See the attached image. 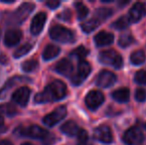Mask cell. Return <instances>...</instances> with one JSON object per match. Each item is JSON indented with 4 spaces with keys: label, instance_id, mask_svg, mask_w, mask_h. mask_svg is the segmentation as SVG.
<instances>
[{
    "label": "cell",
    "instance_id": "obj_1",
    "mask_svg": "<svg viewBox=\"0 0 146 145\" xmlns=\"http://www.w3.org/2000/svg\"><path fill=\"white\" fill-rule=\"evenodd\" d=\"M67 93V87L62 81H54L42 91L35 97L37 103H46L50 101H60L64 99Z\"/></svg>",
    "mask_w": 146,
    "mask_h": 145
},
{
    "label": "cell",
    "instance_id": "obj_2",
    "mask_svg": "<svg viewBox=\"0 0 146 145\" xmlns=\"http://www.w3.org/2000/svg\"><path fill=\"white\" fill-rule=\"evenodd\" d=\"M50 36L53 40L60 43H73L75 41V35L71 30L63 27V26L56 25L51 28Z\"/></svg>",
    "mask_w": 146,
    "mask_h": 145
},
{
    "label": "cell",
    "instance_id": "obj_3",
    "mask_svg": "<svg viewBox=\"0 0 146 145\" xmlns=\"http://www.w3.org/2000/svg\"><path fill=\"white\" fill-rule=\"evenodd\" d=\"M100 62L104 65H110L114 69H121L123 66L122 58L114 50H106L100 54Z\"/></svg>",
    "mask_w": 146,
    "mask_h": 145
},
{
    "label": "cell",
    "instance_id": "obj_4",
    "mask_svg": "<svg viewBox=\"0 0 146 145\" xmlns=\"http://www.w3.org/2000/svg\"><path fill=\"white\" fill-rule=\"evenodd\" d=\"M17 133L21 136L35 138V139H44L50 136L49 132L46 129L38 125H31L29 127H22L17 130Z\"/></svg>",
    "mask_w": 146,
    "mask_h": 145
},
{
    "label": "cell",
    "instance_id": "obj_5",
    "mask_svg": "<svg viewBox=\"0 0 146 145\" xmlns=\"http://www.w3.org/2000/svg\"><path fill=\"white\" fill-rule=\"evenodd\" d=\"M122 139L127 145H136L142 142L143 133L138 127H131L124 132Z\"/></svg>",
    "mask_w": 146,
    "mask_h": 145
},
{
    "label": "cell",
    "instance_id": "obj_6",
    "mask_svg": "<svg viewBox=\"0 0 146 145\" xmlns=\"http://www.w3.org/2000/svg\"><path fill=\"white\" fill-rule=\"evenodd\" d=\"M90 65L87 61H80L79 67H78V73L72 77V83L75 85H79L86 79V77L90 75Z\"/></svg>",
    "mask_w": 146,
    "mask_h": 145
},
{
    "label": "cell",
    "instance_id": "obj_7",
    "mask_svg": "<svg viewBox=\"0 0 146 145\" xmlns=\"http://www.w3.org/2000/svg\"><path fill=\"white\" fill-rule=\"evenodd\" d=\"M66 115H67V109H66V107L62 105V107H57L52 113L45 116L44 119H43V122L47 126L51 127V126H54L55 124L61 121Z\"/></svg>",
    "mask_w": 146,
    "mask_h": 145
},
{
    "label": "cell",
    "instance_id": "obj_8",
    "mask_svg": "<svg viewBox=\"0 0 146 145\" xmlns=\"http://www.w3.org/2000/svg\"><path fill=\"white\" fill-rule=\"evenodd\" d=\"M104 97L100 91H92L88 93L86 97V105L90 109L96 110L104 103Z\"/></svg>",
    "mask_w": 146,
    "mask_h": 145
},
{
    "label": "cell",
    "instance_id": "obj_9",
    "mask_svg": "<svg viewBox=\"0 0 146 145\" xmlns=\"http://www.w3.org/2000/svg\"><path fill=\"white\" fill-rule=\"evenodd\" d=\"M116 81V77L113 73L110 72V71H102L98 75L96 79V85L98 87H102V89H106L110 87L113 85Z\"/></svg>",
    "mask_w": 146,
    "mask_h": 145
},
{
    "label": "cell",
    "instance_id": "obj_10",
    "mask_svg": "<svg viewBox=\"0 0 146 145\" xmlns=\"http://www.w3.org/2000/svg\"><path fill=\"white\" fill-rule=\"evenodd\" d=\"M34 4L32 3H24L17 9V11L13 15V21L17 24H21L26 18L31 14L34 10Z\"/></svg>",
    "mask_w": 146,
    "mask_h": 145
},
{
    "label": "cell",
    "instance_id": "obj_11",
    "mask_svg": "<svg viewBox=\"0 0 146 145\" xmlns=\"http://www.w3.org/2000/svg\"><path fill=\"white\" fill-rule=\"evenodd\" d=\"M94 138L106 144L111 143L112 140H113L111 129L106 125L100 126V127H98L94 130Z\"/></svg>",
    "mask_w": 146,
    "mask_h": 145
},
{
    "label": "cell",
    "instance_id": "obj_12",
    "mask_svg": "<svg viewBox=\"0 0 146 145\" xmlns=\"http://www.w3.org/2000/svg\"><path fill=\"white\" fill-rule=\"evenodd\" d=\"M30 97V89L27 87H19L17 91H14L13 95H12V99L14 103L17 105H21V107H25L28 103Z\"/></svg>",
    "mask_w": 146,
    "mask_h": 145
},
{
    "label": "cell",
    "instance_id": "obj_13",
    "mask_svg": "<svg viewBox=\"0 0 146 145\" xmlns=\"http://www.w3.org/2000/svg\"><path fill=\"white\" fill-rule=\"evenodd\" d=\"M46 13L44 12H40L37 15H35V17L32 20V24H31V33L33 35H39L41 33V31L44 28V25L46 23Z\"/></svg>",
    "mask_w": 146,
    "mask_h": 145
},
{
    "label": "cell",
    "instance_id": "obj_14",
    "mask_svg": "<svg viewBox=\"0 0 146 145\" xmlns=\"http://www.w3.org/2000/svg\"><path fill=\"white\" fill-rule=\"evenodd\" d=\"M144 14H145L144 4L140 3V2H137V3H135L132 6V8L129 11V16H128L129 22L136 23V22L140 21L143 16H144Z\"/></svg>",
    "mask_w": 146,
    "mask_h": 145
},
{
    "label": "cell",
    "instance_id": "obj_15",
    "mask_svg": "<svg viewBox=\"0 0 146 145\" xmlns=\"http://www.w3.org/2000/svg\"><path fill=\"white\" fill-rule=\"evenodd\" d=\"M22 38L21 31L17 29H12L6 32L5 37H4V43L7 47H14L20 42Z\"/></svg>",
    "mask_w": 146,
    "mask_h": 145
},
{
    "label": "cell",
    "instance_id": "obj_16",
    "mask_svg": "<svg viewBox=\"0 0 146 145\" xmlns=\"http://www.w3.org/2000/svg\"><path fill=\"white\" fill-rule=\"evenodd\" d=\"M114 40L113 34L108 33V32L102 31L100 33H98L94 37V42H96V46L98 47H104V46H108V45L112 44Z\"/></svg>",
    "mask_w": 146,
    "mask_h": 145
},
{
    "label": "cell",
    "instance_id": "obj_17",
    "mask_svg": "<svg viewBox=\"0 0 146 145\" xmlns=\"http://www.w3.org/2000/svg\"><path fill=\"white\" fill-rule=\"evenodd\" d=\"M73 65L67 59H63L57 64L56 66V71L61 75H65V77H69L73 73Z\"/></svg>",
    "mask_w": 146,
    "mask_h": 145
},
{
    "label": "cell",
    "instance_id": "obj_18",
    "mask_svg": "<svg viewBox=\"0 0 146 145\" xmlns=\"http://www.w3.org/2000/svg\"><path fill=\"white\" fill-rule=\"evenodd\" d=\"M129 97H130V91L127 87H121L112 93V99L117 103H127L129 101Z\"/></svg>",
    "mask_w": 146,
    "mask_h": 145
},
{
    "label": "cell",
    "instance_id": "obj_19",
    "mask_svg": "<svg viewBox=\"0 0 146 145\" xmlns=\"http://www.w3.org/2000/svg\"><path fill=\"white\" fill-rule=\"evenodd\" d=\"M22 81H29V79H26V77H15L13 79H10L6 83V85L3 87V89L0 91V99H4L10 89H12L15 85L22 83Z\"/></svg>",
    "mask_w": 146,
    "mask_h": 145
},
{
    "label": "cell",
    "instance_id": "obj_20",
    "mask_svg": "<svg viewBox=\"0 0 146 145\" xmlns=\"http://www.w3.org/2000/svg\"><path fill=\"white\" fill-rule=\"evenodd\" d=\"M61 130L63 133H65L68 136H75L79 133L80 128L78 126V124L75 121H67L66 123H64L61 127Z\"/></svg>",
    "mask_w": 146,
    "mask_h": 145
},
{
    "label": "cell",
    "instance_id": "obj_21",
    "mask_svg": "<svg viewBox=\"0 0 146 145\" xmlns=\"http://www.w3.org/2000/svg\"><path fill=\"white\" fill-rule=\"evenodd\" d=\"M60 53V48L55 45H49L44 49L43 52V59L46 61L53 60L54 58H56Z\"/></svg>",
    "mask_w": 146,
    "mask_h": 145
},
{
    "label": "cell",
    "instance_id": "obj_22",
    "mask_svg": "<svg viewBox=\"0 0 146 145\" xmlns=\"http://www.w3.org/2000/svg\"><path fill=\"white\" fill-rule=\"evenodd\" d=\"M146 60V56L145 53L141 50H137L135 52H133L130 56V61L133 65L135 66H138V65H141L145 62Z\"/></svg>",
    "mask_w": 146,
    "mask_h": 145
},
{
    "label": "cell",
    "instance_id": "obj_23",
    "mask_svg": "<svg viewBox=\"0 0 146 145\" xmlns=\"http://www.w3.org/2000/svg\"><path fill=\"white\" fill-rule=\"evenodd\" d=\"M100 21H98L96 18H94V19H90V20H88V21L82 24V29H83V31L85 32V33H90V32L96 30V28L100 26Z\"/></svg>",
    "mask_w": 146,
    "mask_h": 145
},
{
    "label": "cell",
    "instance_id": "obj_24",
    "mask_svg": "<svg viewBox=\"0 0 146 145\" xmlns=\"http://www.w3.org/2000/svg\"><path fill=\"white\" fill-rule=\"evenodd\" d=\"M133 42H134V39H133V37L130 33H123L119 37L118 40L119 46L122 47V48H126V47L130 46Z\"/></svg>",
    "mask_w": 146,
    "mask_h": 145
},
{
    "label": "cell",
    "instance_id": "obj_25",
    "mask_svg": "<svg viewBox=\"0 0 146 145\" xmlns=\"http://www.w3.org/2000/svg\"><path fill=\"white\" fill-rule=\"evenodd\" d=\"M76 6V10H77V14H78V19L79 20H83L87 17V15L88 14V7L83 4L82 2H77L75 4Z\"/></svg>",
    "mask_w": 146,
    "mask_h": 145
},
{
    "label": "cell",
    "instance_id": "obj_26",
    "mask_svg": "<svg viewBox=\"0 0 146 145\" xmlns=\"http://www.w3.org/2000/svg\"><path fill=\"white\" fill-rule=\"evenodd\" d=\"M38 62L36 60H28L26 62H24L22 64L21 68L23 70V72H26V73H32V72H35V71L38 69Z\"/></svg>",
    "mask_w": 146,
    "mask_h": 145
},
{
    "label": "cell",
    "instance_id": "obj_27",
    "mask_svg": "<svg viewBox=\"0 0 146 145\" xmlns=\"http://www.w3.org/2000/svg\"><path fill=\"white\" fill-rule=\"evenodd\" d=\"M88 53H90V51H88L86 47L80 46L79 48H77L76 50H74L73 52L71 53V56L74 57V58H77V59H79V60L83 61V59L88 56Z\"/></svg>",
    "mask_w": 146,
    "mask_h": 145
},
{
    "label": "cell",
    "instance_id": "obj_28",
    "mask_svg": "<svg viewBox=\"0 0 146 145\" xmlns=\"http://www.w3.org/2000/svg\"><path fill=\"white\" fill-rule=\"evenodd\" d=\"M96 19L100 21V20H106L108 18H110L112 14V10L110 8L106 7H102V8H98L96 10Z\"/></svg>",
    "mask_w": 146,
    "mask_h": 145
},
{
    "label": "cell",
    "instance_id": "obj_29",
    "mask_svg": "<svg viewBox=\"0 0 146 145\" xmlns=\"http://www.w3.org/2000/svg\"><path fill=\"white\" fill-rule=\"evenodd\" d=\"M129 25V19L127 16H121L112 24V27L117 30H123Z\"/></svg>",
    "mask_w": 146,
    "mask_h": 145
},
{
    "label": "cell",
    "instance_id": "obj_30",
    "mask_svg": "<svg viewBox=\"0 0 146 145\" xmlns=\"http://www.w3.org/2000/svg\"><path fill=\"white\" fill-rule=\"evenodd\" d=\"M31 49H32V45H31L30 43H27V44L23 45V46H21L20 48H18L17 50L15 51L14 57H15V58H21V57L25 56L26 54H28L31 51Z\"/></svg>",
    "mask_w": 146,
    "mask_h": 145
},
{
    "label": "cell",
    "instance_id": "obj_31",
    "mask_svg": "<svg viewBox=\"0 0 146 145\" xmlns=\"http://www.w3.org/2000/svg\"><path fill=\"white\" fill-rule=\"evenodd\" d=\"M0 111H1L2 113L6 114V115H8V116L15 115V114L17 113V110H16V109L12 105H10V103H5V105H0Z\"/></svg>",
    "mask_w": 146,
    "mask_h": 145
},
{
    "label": "cell",
    "instance_id": "obj_32",
    "mask_svg": "<svg viewBox=\"0 0 146 145\" xmlns=\"http://www.w3.org/2000/svg\"><path fill=\"white\" fill-rule=\"evenodd\" d=\"M134 79L139 85H146V70H140L135 73Z\"/></svg>",
    "mask_w": 146,
    "mask_h": 145
},
{
    "label": "cell",
    "instance_id": "obj_33",
    "mask_svg": "<svg viewBox=\"0 0 146 145\" xmlns=\"http://www.w3.org/2000/svg\"><path fill=\"white\" fill-rule=\"evenodd\" d=\"M135 99L137 101H144L146 99V91L144 89H138L135 93Z\"/></svg>",
    "mask_w": 146,
    "mask_h": 145
},
{
    "label": "cell",
    "instance_id": "obj_34",
    "mask_svg": "<svg viewBox=\"0 0 146 145\" xmlns=\"http://www.w3.org/2000/svg\"><path fill=\"white\" fill-rule=\"evenodd\" d=\"M78 135V139H79V143H84V142H87L88 141V132L84 129H80L79 133L77 134Z\"/></svg>",
    "mask_w": 146,
    "mask_h": 145
},
{
    "label": "cell",
    "instance_id": "obj_35",
    "mask_svg": "<svg viewBox=\"0 0 146 145\" xmlns=\"http://www.w3.org/2000/svg\"><path fill=\"white\" fill-rule=\"evenodd\" d=\"M58 17L60 18V19H62V20L68 21V20L71 19V11H70V10H65L63 13L59 14Z\"/></svg>",
    "mask_w": 146,
    "mask_h": 145
},
{
    "label": "cell",
    "instance_id": "obj_36",
    "mask_svg": "<svg viewBox=\"0 0 146 145\" xmlns=\"http://www.w3.org/2000/svg\"><path fill=\"white\" fill-rule=\"evenodd\" d=\"M46 5L48 6L49 8H51V9H56L60 5V1H57V0H50V1L46 2Z\"/></svg>",
    "mask_w": 146,
    "mask_h": 145
},
{
    "label": "cell",
    "instance_id": "obj_37",
    "mask_svg": "<svg viewBox=\"0 0 146 145\" xmlns=\"http://www.w3.org/2000/svg\"><path fill=\"white\" fill-rule=\"evenodd\" d=\"M0 145H12V143L10 141H8V140H1Z\"/></svg>",
    "mask_w": 146,
    "mask_h": 145
},
{
    "label": "cell",
    "instance_id": "obj_38",
    "mask_svg": "<svg viewBox=\"0 0 146 145\" xmlns=\"http://www.w3.org/2000/svg\"><path fill=\"white\" fill-rule=\"evenodd\" d=\"M2 124H3V118H2V116L0 115V126H1Z\"/></svg>",
    "mask_w": 146,
    "mask_h": 145
},
{
    "label": "cell",
    "instance_id": "obj_39",
    "mask_svg": "<svg viewBox=\"0 0 146 145\" xmlns=\"http://www.w3.org/2000/svg\"><path fill=\"white\" fill-rule=\"evenodd\" d=\"M78 145H88V143L87 142H84V143H79Z\"/></svg>",
    "mask_w": 146,
    "mask_h": 145
},
{
    "label": "cell",
    "instance_id": "obj_40",
    "mask_svg": "<svg viewBox=\"0 0 146 145\" xmlns=\"http://www.w3.org/2000/svg\"><path fill=\"white\" fill-rule=\"evenodd\" d=\"M22 145H33V144H31V143H23Z\"/></svg>",
    "mask_w": 146,
    "mask_h": 145
},
{
    "label": "cell",
    "instance_id": "obj_41",
    "mask_svg": "<svg viewBox=\"0 0 146 145\" xmlns=\"http://www.w3.org/2000/svg\"><path fill=\"white\" fill-rule=\"evenodd\" d=\"M145 128H146V124H145Z\"/></svg>",
    "mask_w": 146,
    "mask_h": 145
}]
</instances>
